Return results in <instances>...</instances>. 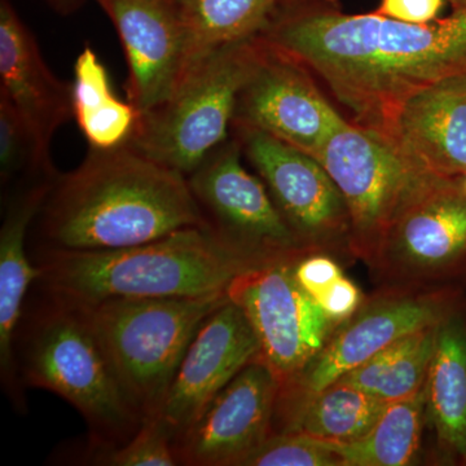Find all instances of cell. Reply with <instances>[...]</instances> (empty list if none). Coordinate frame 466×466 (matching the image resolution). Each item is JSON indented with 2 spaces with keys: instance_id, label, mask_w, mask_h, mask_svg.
<instances>
[{
  "instance_id": "6da1fadb",
  "label": "cell",
  "mask_w": 466,
  "mask_h": 466,
  "mask_svg": "<svg viewBox=\"0 0 466 466\" xmlns=\"http://www.w3.org/2000/svg\"><path fill=\"white\" fill-rule=\"evenodd\" d=\"M260 38L320 76L354 124L383 134L415 92L466 76V5L451 16L408 24L346 15L332 0H281Z\"/></svg>"
},
{
  "instance_id": "7a4b0ae2",
  "label": "cell",
  "mask_w": 466,
  "mask_h": 466,
  "mask_svg": "<svg viewBox=\"0 0 466 466\" xmlns=\"http://www.w3.org/2000/svg\"><path fill=\"white\" fill-rule=\"evenodd\" d=\"M192 227L210 225L186 175L127 143L90 148L78 167L55 177L32 226L34 251L119 249Z\"/></svg>"
},
{
  "instance_id": "3957f363",
  "label": "cell",
  "mask_w": 466,
  "mask_h": 466,
  "mask_svg": "<svg viewBox=\"0 0 466 466\" xmlns=\"http://www.w3.org/2000/svg\"><path fill=\"white\" fill-rule=\"evenodd\" d=\"M14 357L24 388L55 392L84 417L88 434L81 450L122 446L146 424L79 300L34 284L15 334Z\"/></svg>"
},
{
  "instance_id": "277c9868",
  "label": "cell",
  "mask_w": 466,
  "mask_h": 466,
  "mask_svg": "<svg viewBox=\"0 0 466 466\" xmlns=\"http://www.w3.org/2000/svg\"><path fill=\"white\" fill-rule=\"evenodd\" d=\"M36 285L81 300L170 299L227 293L236 278L260 265L211 227L180 229L119 249L33 251Z\"/></svg>"
},
{
  "instance_id": "5b68a950",
  "label": "cell",
  "mask_w": 466,
  "mask_h": 466,
  "mask_svg": "<svg viewBox=\"0 0 466 466\" xmlns=\"http://www.w3.org/2000/svg\"><path fill=\"white\" fill-rule=\"evenodd\" d=\"M266 47L256 35L193 61L173 94L139 115L127 144L189 177L228 137L238 96L256 75Z\"/></svg>"
},
{
  "instance_id": "8992f818",
  "label": "cell",
  "mask_w": 466,
  "mask_h": 466,
  "mask_svg": "<svg viewBox=\"0 0 466 466\" xmlns=\"http://www.w3.org/2000/svg\"><path fill=\"white\" fill-rule=\"evenodd\" d=\"M228 294L84 303L118 381L144 421H157L193 337Z\"/></svg>"
},
{
  "instance_id": "52a82bcc",
  "label": "cell",
  "mask_w": 466,
  "mask_h": 466,
  "mask_svg": "<svg viewBox=\"0 0 466 466\" xmlns=\"http://www.w3.org/2000/svg\"><path fill=\"white\" fill-rule=\"evenodd\" d=\"M312 157L342 193L352 254L367 267L404 208L438 177L416 167L385 135L350 122Z\"/></svg>"
},
{
  "instance_id": "ba28073f",
  "label": "cell",
  "mask_w": 466,
  "mask_h": 466,
  "mask_svg": "<svg viewBox=\"0 0 466 466\" xmlns=\"http://www.w3.org/2000/svg\"><path fill=\"white\" fill-rule=\"evenodd\" d=\"M379 287H462L466 193L460 177H435L404 208L368 266Z\"/></svg>"
},
{
  "instance_id": "9c48e42d",
  "label": "cell",
  "mask_w": 466,
  "mask_h": 466,
  "mask_svg": "<svg viewBox=\"0 0 466 466\" xmlns=\"http://www.w3.org/2000/svg\"><path fill=\"white\" fill-rule=\"evenodd\" d=\"M241 152L240 140H226L187 177L208 225L260 265L311 253L291 231L265 182L242 167Z\"/></svg>"
},
{
  "instance_id": "30bf717a",
  "label": "cell",
  "mask_w": 466,
  "mask_h": 466,
  "mask_svg": "<svg viewBox=\"0 0 466 466\" xmlns=\"http://www.w3.org/2000/svg\"><path fill=\"white\" fill-rule=\"evenodd\" d=\"M238 130L242 150L300 245L341 262L357 260L348 207L327 170L308 153L271 135L250 127Z\"/></svg>"
},
{
  "instance_id": "8fae6325",
  "label": "cell",
  "mask_w": 466,
  "mask_h": 466,
  "mask_svg": "<svg viewBox=\"0 0 466 466\" xmlns=\"http://www.w3.org/2000/svg\"><path fill=\"white\" fill-rule=\"evenodd\" d=\"M464 297L462 287H379L354 315L337 325L327 345L299 377L280 383V390L309 394L332 385L391 343L440 323Z\"/></svg>"
},
{
  "instance_id": "7c38bea8",
  "label": "cell",
  "mask_w": 466,
  "mask_h": 466,
  "mask_svg": "<svg viewBox=\"0 0 466 466\" xmlns=\"http://www.w3.org/2000/svg\"><path fill=\"white\" fill-rule=\"evenodd\" d=\"M297 260L249 269L236 278L227 290L258 339L260 360L274 370L280 383L299 377L337 327L297 283Z\"/></svg>"
},
{
  "instance_id": "4fadbf2b",
  "label": "cell",
  "mask_w": 466,
  "mask_h": 466,
  "mask_svg": "<svg viewBox=\"0 0 466 466\" xmlns=\"http://www.w3.org/2000/svg\"><path fill=\"white\" fill-rule=\"evenodd\" d=\"M279 390L274 370L251 361L173 441L177 465L244 466L275 433Z\"/></svg>"
},
{
  "instance_id": "5bb4252c",
  "label": "cell",
  "mask_w": 466,
  "mask_h": 466,
  "mask_svg": "<svg viewBox=\"0 0 466 466\" xmlns=\"http://www.w3.org/2000/svg\"><path fill=\"white\" fill-rule=\"evenodd\" d=\"M127 61L126 91L139 115L173 94L192 66L191 33L179 0H96Z\"/></svg>"
},
{
  "instance_id": "9a60e30c",
  "label": "cell",
  "mask_w": 466,
  "mask_h": 466,
  "mask_svg": "<svg viewBox=\"0 0 466 466\" xmlns=\"http://www.w3.org/2000/svg\"><path fill=\"white\" fill-rule=\"evenodd\" d=\"M266 46L262 63L238 96L232 125L263 131L312 157L348 121L318 90L308 69Z\"/></svg>"
},
{
  "instance_id": "2e32d148",
  "label": "cell",
  "mask_w": 466,
  "mask_h": 466,
  "mask_svg": "<svg viewBox=\"0 0 466 466\" xmlns=\"http://www.w3.org/2000/svg\"><path fill=\"white\" fill-rule=\"evenodd\" d=\"M260 346L247 315L231 299L214 309L193 337L157 421L177 440L251 361Z\"/></svg>"
},
{
  "instance_id": "e0dca14e",
  "label": "cell",
  "mask_w": 466,
  "mask_h": 466,
  "mask_svg": "<svg viewBox=\"0 0 466 466\" xmlns=\"http://www.w3.org/2000/svg\"><path fill=\"white\" fill-rule=\"evenodd\" d=\"M55 177L24 180L8 192L0 229V381L17 412L27 413L25 388L18 379L14 339L27 296L41 271L27 253L26 238Z\"/></svg>"
},
{
  "instance_id": "ac0fdd59",
  "label": "cell",
  "mask_w": 466,
  "mask_h": 466,
  "mask_svg": "<svg viewBox=\"0 0 466 466\" xmlns=\"http://www.w3.org/2000/svg\"><path fill=\"white\" fill-rule=\"evenodd\" d=\"M382 135L426 173L465 175L466 76H447L410 95Z\"/></svg>"
},
{
  "instance_id": "d6986e66",
  "label": "cell",
  "mask_w": 466,
  "mask_h": 466,
  "mask_svg": "<svg viewBox=\"0 0 466 466\" xmlns=\"http://www.w3.org/2000/svg\"><path fill=\"white\" fill-rule=\"evenodd\" d=\"M0 95L7 97L47 153L55 133L75 118L73 84L52 73L35 36L9 0L0 3Z\"/></svg>"
},
{
  "instance_id": "ffe728a7",
  "label": "cell",
  "mask_w": 466,
  "mask_h": 466,
  "mask_svg": "<svg viewBox=\"0 0 466 466\" xmlns=\"http://www.w3.org/2000/svg\"><path fill=\"white\" fill-rule=\"evenodd\" d=\"M426 425L447 464L466 465V299L438 324L425 382Z\"/></svg>"
},
{
  "instance_id": "44dd1931",
  "label": "cell",
  "mask_w": 466,
  "mask_h": 466,
  "mask_svg": "<svg viewBox=\"0 0 466 466\" xmlns=\"http://www.w3.org/2000/svg\"><path fill=\"white\" fill-rule=\"evenodd\" d=\"M388 404L341 381L309 394L279 390L275 433H300L330 443H349L364 437Z\"/></svg>"
},
{
  "instance_id": "7402d4cb",
  "label": "cell",
  "mask_w": 466,
  "mask_h": 466,
  "mask_svg": "<svg viewBox=\"0 0 466 466\" xmlns=\"http://www.w3.org/2000/svg\"><path fill=\"white\" fill-rule=\"evenodd\" d=\"M73 116L90 148L96 149L124 146L139 118L130 101L116 96L106 67L88 43L76 61Z\"/></svg>"
},
{
  "instance_id": "603a6c76",
  "label": "cell",
  "mask_w": 466,
  "mask_h": 466,
  "mask_svg": "<svg viewBox=\"0 0 466 466\" xmlns=\"http://www.w3.org/2000/svg\"><path fill=\"white\" fill-rule=\"evenodd\" d=\"M426 425L425 386L412 397L391 401L373 428L360 440L330 443L341 466L416 464Z\"/></svg>"
},
{
  "instance_id": "cb8c5ba5",
  "label": "cell",
  "mask_w": 466,
  "mask_h": 466,
  "mask_svg": "<svg viewBox=\"0 0 466 466\" xmlns=\"http://www.w3.org/2000/svg\"><path fill=\"white\" fill-rule=\"evenodd\" d=\"M438 324L391 343L339 381L355 386L385 403L412 397L424 388L428 379Z\"/></svg>"
},
{
  "instance_id": "d4e9b609",
  "label": "cell",
  "mask_w": 466,
  "mask_h": 466,
  "mask_svg": "<svg viewBox=\"0 0 466 466\" xmlns=\"http://www.w3.org/2000/svg\"><path fill=\"white\" fill-rule=\"evenodd\" d=\"M191 33L192 64L208 52L258 35L281 0H179Z\"/></svg>"
},
{
  "instance_id": "484cf974",
  "label": "cell",
  "mask_w": 466,
  "mask_h": 466,
  "mask_svg": "<svg viewBox=\"0 0 466 466\" xmlns=\"http://www.w3.org/2000/svg\"><path fill=\"white\" fill-rule=\"evenodd\" d=\"M57 174L50 153L43 150L32 128L7 97L0 95V180L3 191H8L24 180Z\"/></svg>"
},
{
  "instance_id": "4316f807",
  "label": "cell",
  "mask_w": 466,
  "mask_h": 466,
  "mask_svg": "<svg viewBox=\"0 0 466 466\" xmlns=\"http://www.w3.org/2000/svg\"><path fill=\"white\" fill-rule=\"evenodd\" d=\"M72 461L96 466H177L173 441L158 421H147L133 440L115 449L72 451Z\"/></svg>"
},
{
  "instance_id": "83f0119b",
  "label": "cell",
  "mask_w": 466,
  "mask_h": 466,
  "mask_svg": "<svg viewBox=\"0 0 466 466\" xmlns=\"http://www.w3.org/2000/svg\"><path fill=\"white\" fill-rule=\"evenodd\" d=\"M244 466H341L327 441L300 433H274Z\"/></svg>"
},
{
  "instance_id": "f1b7e54d",
  "label": "cell",
  "mask_w": 466,
  "mask_h": 466,
  "mask_svg": "<svg viewBox=\"0 0 466 466\" xmlns=\"http://www.w3.org/2000/svg\"><path fill=\"white\" fill-rule=\"evenodd\" d=\"M341 260L328 253H309L294 263V278L312 299H317L339 276Z\"/></svg>"
},
{
  "instance_id": "f546056e",
  "label": "cell",
  "mask_w": 466,
  "mask_h": 466,
  "mask_svg": "<svg viewBox=\"0 0 466 466\" xmlns=\"http://www.w3.org/2000/svg\"><path fill=\"white\" fill-rule=\"evenodd\" d=\"M364 299L366 296L360 288L343 274L315 302L332 323L339 325L357 312Z\"/></svg>"
},
{
  "instance_id": "4dcf8cb0",
  "label": "cell",
  "mask_w": 466,
  "mask_h": 466,
  "mask_svg": "<svg viewBox=\"0 0 466 466\" xmlns=\"http://www.w3.org/2000/svg\"><path fill=\"white\" fill-rule=\"evenodd\" d=\"M444 0H381L376 14L408 24H429L437 20Z\"/></svg>"
},
{
  "instance_id": "1f68e13d",
  "label": "cell",
  "mask_w": 466,
  "mask_h": 466,
  "mask_svg": "<svg viewBox=\"0 0 466 466\" xmlns=\"http://www.w3.org/2000/svg\"><path fill=\"white\" fill-rule=\"evenodd\" d=\"M48 5L58 15L67 16L75 14L87 0H45Z\"/></svg>"
},
{
  "instance_id": "d6a6232c",
  "label": "cell",
  "mask_w": 466,
  "mask_h": 466,
  "mask_svg": "<svg viewBox=\"0 0 466 466\" xmlns=\"http://www.w3.org/2000/svg\"><path fill=\"white\" fill-rule=\"evenodd\" d=\"M456 2H458V3H464V5H466V0H456Z\"/></svg>"
}]
</instances>
